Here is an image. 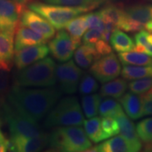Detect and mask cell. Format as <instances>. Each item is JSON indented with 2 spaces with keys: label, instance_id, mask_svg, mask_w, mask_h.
<instances>
[{
  "label": "cell",
  "instance_id": "7bdbcfd3",
  "mask_svg": "<svg viewBox=\"0 0 152 152\" xmlns=\"http://www.w3.org/2000/svg\"><path fill=\"white\" fill-rule=\"evenodd\" d=\"M96 3H97L98 4H102V3H103V2H107V1H109V0H95Z\"/></svg>",
  "mask_w": 152,
  "mask_h": 152
},
{
  "label": "cell",
  "instance_id": "f35d334b",
  "mask_svg": "<svg viewBox=\"0 0 152 152\" xmlns=\"http://www.w3.org/2000/svg\"><path fill=\"white\" fill-rule=\"evenodd\" d=\"M143 116L152 115V94H143Z\"/></svg>",
  "mask_w": 152,
  "mask_h": 152
},
{
  "label": "cell",
  "instance_id": "8fae6325",
  "mask_svg": "<svg viewBox=\"0 0 152 152\" xmlns=\"http://www.w3.org/2000/svg\"><path fill=\"white\" fill-rule=\"evenodd\" d=\"M48 46L45 43L37 44L15 51L14 64L17 69L20 70L39 60L43 59L49 53Z\"/></svg>",
  "mask_w": 152,
  "mask_h": 152
},
{
  "label": "cell",
  "instance_id": "1f68e13d",
  "mask_svg": "<svg viewBox=\"0 0 152 152\" xmlns=\"http://www.w3.org/2000/svg\"><path fill=\"white\" fill-rule=\"evenodd\" d=\"M128 86H129V91L132 92L139 94V95H143L151 89L152 76L134 80L133 81L129 83Z\"/></svg>",
  "mask_w": 152,
  "mask_h": 152
},
{
  "label": "cell",
  "instance_id": "5bb4252c",
  "mask_svg": "<svg viewBox=\"0 0 152 152\" xmlns=\"http://www.w3.org/2000/svg\"><path fill=\"white\" fill-rule=\"evenodd\" d=\"M48 40L44 38L42 35L36 32L32 29L27 27L21 23L17 26L15 33V51L22 48L37 45V44L46 43Z\"/></svg>",
  "mask_w": 152,
  "mask_h": 152
},
{
  "label": "cell",
  "instance_id": "b9f144b4",
  "mask_svg": "<svg viewBox=\"0 0 152 152\" xmlns=\"http://www.w3.org/2000/svg\"><path fill=\"white\" fill-rule=\"evenodd\" d=\"M15 1H18V2H20V3H22V4H26L27 2H29V1H31V0H15Z\"/></svg>",
  "mask_w": 152,
  "mask_h": 152
},
{
  "label": "cell",
  "instance_id": "4dcf8cb0",
  "mask_svg": "<svg viewBox=\"0 0 152 152\" xmlns=\"http://www.w3.org/2000/svg\"><path fill=\"white\" fill-rule=\"evenodd\" d=\"M11 69L0 66V103H5V100L10 92V71Z\"/></svg>",
  "mask_w": 152,
  "mask_h": 152
},
{
  "label": "cell",
  "instance_id": "9a60e30c",
  "mask_svg": "<svg viewBox=\"0 0 152 152\" xmlns=\"http://www.w3.org/2000/svg\"><path fill=\"white\" fill-rule=\"evenodd\" d=\"M15 33L9 31L0 32V66L10 69L15 56Z\"/></svg>",
  "mask_w": 152,
  "mask_h": 152
},
{
  "label": "cell",
  "instance_id": "7402d4cb",
  "mask_svg": "<svg viewBox=\"0 0 152 152\" xmlns=\"http://www.w3.org/2000/svg\"><path fill=\"white\" fill-rule=\"evenodd\" d=\"M84 127L89 139L94 143H100L107 139L102 127V119L97 117L90 118L84 122Z\"/></svg>",
  "mask_w": 152,
  "mask_h": 152
},
{
  "label": "cell",
  "instance_id": "74e56055",
  "mask_svg": "<svg viewBox=\"0 0 152 152\" xmlns=\"http://www.w3.org/2000/svg\"><path fill=\"white\" fill-rule=\"evenodd\" d=\"M94 47L97 52L98 55L100 58L106 56V55L110 54L112 52V48L111 46L108 44V42L105 41L104 39H100L98 42H96V43L94 44Z\"/></svg>",
  "mask_w": 152,
  "mask_h": 152
},
{
  "label": "cell",
  "instance_id": "7c38bea8",
  "mask_svg": "<svg viewBox=\"0 0 152 152\" xmlns=\"http://www.w3.org/2000/svg\"><path fill=\"white\" fill-rule=\"evenodd\" d=\"M20 23L39 33L48 41L55 36L56 29L54 26L44 17L31 9H26L22 13Z\"/></svg>",
  "mask_w": 152,
  "mask_h": 152
},
{
  "label": "cell",
  "instance_id": "603a6c76",
  "mask_svg": "<svg viewBox=\"0 0 152 152\" xmlns=\"http://www.w3.org/2000/svg\"><path fill=\"white\" fill-rule=\"evenodd\" d=\"M110 42L112 47L118 53L133 51L135 48L132 38L125 32L118 30V28L114 30L110 38Z\"/></svg>",
  "mask_w": 152,
  "mask_h": 152
},
{
  "label": "cell",
  "instance_id": "5b68a950",
  "mask_svg": "<svg viewBox=\"0 0 152 152\" xmlns=\"http://www.w3.org/2000/svg\"><path fill=\"white\" fill-rule=\"evenodd\" d=\"M29 8L48 20L56 30L65 28L66 25L74 18L93 10L89 7H69L41 2L31 3Z\"/></svg>",
  "mask_w": 152,
  "mask_h": 152
},
{
  "label": "cell",
  "instance_id": "2e32d148",
  "mask_svg": "<svg viewBox=\"0 0 152 152\" xmlns=\"http://www.w3.org/2000/svg\"><path fill=\"white\" fill-rule=\"evenodd\" d=\"M87 151L96 152H135L136 150L130 142L124 136L115 135L112 139L103 142Z\"/></svg>",
  "mask_w": 152,
  "mask_h": 152
},
{
  "label": "cell",
  "instance_id": "ee69618b",
  "mask_svg": "<svg viewBox=\"0 0 152 152\" xmlns=\"http://www.w3.org/2000/svg\"><path fill=\"white\" fill-rule=\"evenodd\" d=\"M151 2H152V0H151Z\"/></svg>",
  "mask_w": 152,
  "mask_h": 152
},
{
  "label": "cell",
  "instance_id": "f546056e",
  "mask_svg": "<svg viewBox=\"0 0 152 152\" xmlns=\"http://www.w3.org/2000/svg\"><path fill=\"white\" fill-rule=\"evenodd\" d=\"M99 88L96 79L90 73L84 74L79 85V92L80 95H89L95 93Z\"/></svg>",
  "mask_w": 152,
  "mask_h": 152
},
{
  "label": "cell",
  "instance_id": "277c9868",
  "mask_svg": "<svg viewBox=\"0 0 152 152\" xmlns=\"http://www.w3.org/2000/svg\"><path fill=\"white\" fill-rule=\"evenodd\" d=\"M80 105L75 96H67L58 102L47 115L45 128L58 126H81L85 119Z\"/></svg>",
  "mask_w": 152,
  "mask_h": 152
},
{
  "label": "cell",
  "instance_id": "4fadbf2b",
  "mask_svg": "<svg viewBox=\"0 0 152 152\" xmlns=\"http://www.w3.org/2000/svg\"><path fill=\"white\" fill-rule=\"evenodd\" d=\"M11 151L37 152L42 151L49 144V135L37 137L14 136L11 137Z\"/></svg>",
  "mask_w": 152,
  "mask_h": 152
},
{
  "label": "cell",
  "instance_id": "3957f363",
  "mask_svg": "<svg viewBox=\"0 0 152 152\" xmlns=\"http://www.w3.org/2000/svg\"><path fill=\"white\" fill-rule=\"evenodd\" d=\"M91 141L80 126H58L49 134L48 145L53 151L82 152L91 148Z\"/></svg>",
  "mask_w": 152,
  "mask_h": 152
},
{
  "label": "cell",
  "instance_id": "cb8c5ba5",
  "mask_svg": "<svg viewBox=\"0 0 152 152\" xmlns=\"http://www.w3.org/2000/svg\"><path fill=\"white\" fill-rule=\"evenodd\" d=\"M118 58L124 65H152V57L148 56L145 53H140L134 50L119 53Z\"/></svg>",
  "mask_w": 152,
  "mask_h": 152
},
{
  "label": "cell",
  "instance_id": "ffe728a7",
  "mask_svg": "<svg viewBox=\"0 0 152 152\" xmlns=\"http://www.w3.org/2000/svg\"><path fill=\"white\" fill-rule=\"evenodd\" d=\"M126 79L119 78L104 83L100 89V95L102 97L120 98L128 88Z\"/></svg>",
  "mask_w": 152,
  "mask_h": 152
},
{
  "label": "cell",
  "instance_id": "d590c367",
  "mask_svg": "<svg viewBox=\"0 0 152 152\" xmlns=\"http://www.w3.org/2000/svg\"><path fill=\"white\" fill-rule=\"evenodd\" d=\"M87 26L90 29H97L102 33L105 30V24L102 19V16L99 12L96 13H89L86 15Z\"/></svg>",
  "mask_w": 152,
  "mask_h": 152
},
{
  "label": "cell",
  "instance_id": "30bf717a",
  "mask_svg": "<svg viewBox=\"0 0 152 152\" xmlns=\"http://www.w3.org/2000/svg\"><path fill=\"white\" fill-rule=\"evenodd\" d=\"M26 9L25 4L15 0H0V31L15 32Z\"/></svg>",
  "mask_w": 152,
  "mask_h": 152
},
{
  "label": "cell",
  "instance_id": "52a82bcc",
  "mask_svg": "<svg viewBox=\"0 0 152 152\" xmlns=\"http://www.w3.org/2000/svg\"><path fill=\"white\" fill-rule=\"evenodd\" d=\"M56 75L60 90L65 94H75L79 88L83 72L70 59L57 66Z\"/></svg>",
  "mask_w": 152,
  "mask_h": 152
},
{
  "label": "cell",
  "instance_id": "9c48e42d",
  "mask_svg": "<svg viewBox=\"0 0 152 152\" xmlns=\"http://www.w3.org/2000/svg\"><path fill=\"white\" fill-rule=\"evenodd\" d=\"M121 71L119 61L113 53L98 58L90 68V73L101 83L116 79Z\"/></svg>",
  "mask_w": 152,
  "mask_h": 152
},
{
  "label": "cell",
  "instance_id": "ba28073f",
  "mask_svg": "<svg viewBox=\"0 0 152 152\" xmlns=\"http://www.w3.org/2000/svg\"><path fill=\"white\" fill-rule=\"evenodd\" d=\"M80 45L66 31L60 30L48 42V48L55 59L64 63L71 59Z\"/></svg>",
  "mask_w": 152,
  "mask_h": 152
},
{
  "label": "cell",
  "instance_id": "83f0119b",
  "mask_svg": "<svg viewBox=\"0 0 152 152\" xmlns=\"http://www.w3.org/2000/svg\"><path fill=\"white\" fill-rule=\"evenodd\" d=\"M102 96L100 94H89L82 96V109L84 115L87 118L96 117L99 113V107L102 102Z\"/></svg>",
  "mask_w": 152,
  "mask_h": 152
},
{
  "label": "cell",
  "instance_id": "8992f818",
  "mask_svg": "<svg viewBox=\"0 0 152 152\" xmlns=\"http://www.w3.org/2000/svg\"><path fill=\"white\" fill-rule=\"evenodd\" d=\"M3 106L4 118L9 125L11 137H37L46 134L38 125V123L24 117L20 113H18L10 104L4 103Z\"/></svg>",
  "mask_w": 152,
  "mask_h": 152
},
{
  "label": "cell",
  "instance_id": "836d02e7",
  "mask_svg": "<svg viewBox=\"0 0 152 152\" xmlns=\"http://www.w3.org/2000/svg\"><path fill=\"white\" fill-rule=\"evenodd\" d=\"M46 3L69 7H89L93 10L99 4L95 0H44Z\"/></svg>",
  "mask_w": 152,
  "mask_h": 152
},
{
  "label": "cell",
  "instance_id": "f1b7e54d",
  "mask_svg": "<svg viewBox=\"0 0 152 152\" xmlns=\"http://www.w3.org/2000/svg\"><path fill=\"white\" fill-rule=\"evenodd\" d=\"M122 113H124V111L121 104L115 101L114 98L109 97L102 100L99 107V115L101 117L110 116L116 118Z\"/></svg>",
  "mask_w": 152,
  "mask_h": 152
},
{
  "label": "cell",
  "instance_id": "d6986e66",
  "mask_svg": "<svg viewBox=\"0 0 152 152\" xmlns=\"http://www.w3.org/2000/svg\"><path fill=\"white\" fill-rule=\"evenodd\" d=\"M75 61L80 68L86 69L91 68V66L100 58L94 45L91 44H83L79 46L75 50Z\"/></svg>",
  "mask_w": 152,
  "mask_h": 152
},
{
  "label": "cell",
  "instance_id": "e575fe53",
  "mask_svg": "<svg viewBox=\"0 0 152 152\" xmlns=\"http://www.w3.org/2000/svg\"><path fill=\"white\" fill-rule=\"evenodd\" d=\"M102 127L106 135L109 137L117 135L120 133V128L118 122L113 117H102Z\"/></svg>",
  "mask_w": 152,
  "mask_h": 152
},
{
  "label": "cell",
  "instance_id": "484cf974",
  "mask_svg": "<svg viewBox=\"0 0 152 152\" xmlns=\"http://www.w3.org/2000/svg\"><path fill=\"white\" fill-rule=\"evenodd\" d=\"M87 28L88 26L86 20V15L74 18L65 26L66 31L69 33V35L73 37V39L79 44L81 43V37L86 31Z\"/></svg>",
  "mask_w": 152,
  "mask_h": 152
},
{
  "label": "cell",
  "instance_id": "60d3db41",
  "mask_svg": "<svg viewBox=\"0 0 152 152\" xmlns=\"http://www.w3.org/2000/svg\"><path fill=\"white\" fill-rule=\"evenodd\" d=\"M148 40H149L150 42H151L152 43V32H151L149 34V36H148Z\"/></svg>",
  "mask_w": 152,
  "mask_h": 152
},
{
  "label": "cell",
  "instance_id": "e0dca14e",
  "mask_svg": "<svg viewBox=\"0 0 152 152\" xmlns=\"http://www.w3.org/2000/svg\"><path fill=\"white\" fill-rule=\"evenodd\" d=\"M118 122L120 133L129 142H130L133 146L135 148L136 151H140L142 148L141 140L137 133L136 127L134 123L129 118V116L124 113H120L115 118Z\"/></svg>",
  "mask_w": 152,
  "mask_h": 152
},
{
  "label": "cell",
  "instance_id": "8d00e7d4",
  "mask_svg": "<svg viewBox=\"0 0 152 152\" xmlns=\"http://www.w3.org/2000/svg\"><path fill=\"white\" fill-rule=\"evenodd\" d=\"M102 38V33L97 29H91L83 36L82 42L85 44H91L94 45L100 39Z\"/></svg>",
  "mask_w": 152,
  "mask_h": 152
},
{
  "label": "cell",
  "instance_id": "d4e9b609",
  "mask_svg": "<svg viewBox=\"0 0 152 152\" xmlns=\"http://www.w3.org/2000/svg\"><path fill=\"white\" fill-rule=\"evenodd\" d=\"M104 23H110L118 28V26L124 15V9L117 4H108L99 11Z\"/></svg>",
  "mask_w": 152,
  "mask_h": 152
},
{
  "label": "cell",
  "instance_id": "7a4b0ae2",
  "mask_svg": "<svg viewBox=\"0 0 152 152\" xmlns=\"http://www.w3.org/2000/svg\"><path fill=\"white\" fill-rule=\"evenodd\" d=\"M57 65L52 58H44L19 70L14 86L21 87H51L57 84Z\"/></svg>",
  "mask_w": 152,
  "mask_h": 152
},
{
  "label": "cell",
  "instance_id": "d6a6232c",
  "mask_svg": "<svg viewBox=\"0 0 152 152\" xmlns=\"http://www.w3.org/2000/svg\"><path fill=\"white\" fill-rule=\"evenodd\" d=\"M136 129L142 141L145 143L152 141V118L139 122L136 125Z\"/></svg>",
  "mask_w": 152,
  "mask_h": 152
},
{
  "label": "cell",
  "instance_id": "ac0fdd59",
  "mask_svg": "<svg viewBox=\"0 0 152 152\" xmlns=\"http://www.w3.org/2000/svg\"><path fill=\"white\" fill-rule=\"evenodd\" d=\"M120 104L123 106L126 114L132 118L136 120L143 117V102L142 96L130 91L124 93L119 98Z\"/></svg>",
  "mask_w": 152,
  "mask_h": 152
},
{
  "label": "cell",
  "instance_id": "ab89813d",
  "mask_svg": "<svg viewBox=\"0 0 152 152\" xmlns=\"http://www.w3.org/2000/svg\"><path fill=\"white\" fill-rule=\"evenodd\" d=\"M10 140H9L4 135V134L2 133V131L0 129V152L10 151Z\"/></svg>",
  "mask_w": 152,
  "mask_h": 152
},
{
  "label": "cell",
  "instance_id": "44dd1931",
  "mask_svg": "<svg viewBox=\"0 0 152 152\" xmlns=\"http://www.w3.org/2000/svg\"><path fill=\"white\" fill-rule=\"evenodd\" d=\"M125 15L133 20L146 25V23L152 20V5L135 4L124 9Z\"/></svg>",
  "mask_w": 152,
  "mask_h": 152
},
{
  "label": "cell",
  "instance_id": "4316f807",
  "mask_svg": "<svg viewBox=\"0 0 152 152\" xmlns=\"http://www.w3.org/2000/svg\"><path fill=\"white\" fill-rule=\"evenodd\" d=\"M122 76L128 80H134L152 76V65H124L121 71Z\"/></svg>",
  "mask_w": 152,
  "mask_h": 152
},
{
  "label": "cell",
  "instance_id": "6da1fadb",
  "mask_svg": "<svg viewBox=\"0 0 152 152\" xmlns=\"http://www.w3.org/2000/svg\"><path fill=\"white\" fill-rule=\"evenodd\" d=\"M62 92L54 86L29 88L13 85L7 99L18 113L38 123L56 105Z\"/></svg>",
  "mask_w": 152,
  "mask_h": 152
}]
</instances>
